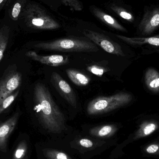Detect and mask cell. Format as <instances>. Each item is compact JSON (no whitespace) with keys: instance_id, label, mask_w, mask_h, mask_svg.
<instances>
[{"instance_id":"1","label":"cell","mask_w":159,"mask_h":159,"mask_svg":"<svg viewBox=\"0 0 159 159\" xmlns=\"http://www.w3.org/2000/svg\"><path fill=\"white\" fill-rule=\"evenodd\" d=\"M34 109L45 123L58 126L64 120V116L56 104L47 87L41 83L35 85L34 89Z\"/></svg>"},{"instance_id":"2","label":"cell","mask_w":159,"mask_h":159,"mask_svg":"<svg viewBox=\"0 0 159 159\" xmlns=\"http://www.w3.org/2000/svg\"><path fill=\"white\" fill-rule=\"evenodd\" d=\"M26 24L34 30H50L61 27V24L50 12L36 3L27 5L23 12Z\"/></svg>"},{"instance_id":"3","label":"cell","mask_w":159,"mask_h":159,"mask_svg":"<svg viewBox=\"0 0 159 159\" xmlns=\"http://www.w3.org/2000/svg\"><path fill=\"white\" fill-rule=\"evenodd\" d=\"M34 47L46 50L61 52H97L96 44L89 39L80 37L61 38L49 42H39Z\"/></svg>"},{"instance_id":"4","label":"cell","mask_w":159,"mask_h":159,"mask_svg":"<svg viewBox=\"0 0 159 159\" xmlns=\"http://www.w3.org/2000/svg\"><path fill=\"white\" fill-rule=\"evenodd\" d=\"M132 100L131 94L125 92L119 93L109 96H101L89 103L87 111L90 115L107 113L126 105Z\"/></svg>"},{"instance_id":"5","label":"cell","mask_w":159,"mask_h":159,"mask_svg":"<svg viewBox=\"0 0 159 159\" xmlns=\"http://www.w3.org/2000/svg\"><path fill=\"white\" fill-rule=\"evenodd\" d=\"M159 28V5L145 6L143 16L137 25V33L147 37L153 34Z\"/></svg>"},{"instance_id":"6","label":"cell","mask_w":159,"mask_h":159,"mask_svg":"<svg viewBox=\"0 0 159 159\" xmlns=\"http://www.w3.org/2000/svg\"><path fill=\"white\" fill-rule=\"evenodd\" d=\"M82 33L86 38L95 44L101 47L107 53L121 57L125 56L120 45L104 34L86 29L82 30Z\"/></svg>"},{"instance_id":"7","label":"cell","mask_w":159,"mask_h":159,"mask_svg":"<svg viewBox=\"0 0 159 159\" xmlns=\"http://www.w3.org/2000/svg\"><path fill=\"white\" fill-rule=\"evenodd\" d=\"M20 113L16 112L6 121L0 123V159H9L10 150L8 142L15 130L19 119Z\"/></svg>"},{"instance_id":"8","label":"cell","mask_w":159,"mask_h":159,"mask_svg":"<svg viewBox=\"0 0 159 159\" xmlns=\"http://www.w3.org/2000/svg\"><path fill=\"white\" fill-rule=\"evenodd\" d=\"M21 75L16 68L9 69L0 80V103L9 94L19 87Z\"/></svg>"},{"instance_id":"9","label":"cell","mask_w":159,"mask_h":159,"mask_svg":"<svg viewBox=\"0 0 159 159\" xmlns=\"http://www.w3.org/2000/svg\"><path fill=\"white\" fill-rule=\"evenodd\" d=\"M51 81L60 94L72 106L76 108L77 100L76 95L70 85L59 74L53 72L51 75Z\"/></svg>"},{"instance_id":"10","label":"cell","mask_w":159,"mask_h":159,"mask_svg":"<svg viewBox=\"0 0 159 159\" xmlns=\"http://www.w3.org/2000/svg\"><path fill=\"white\" fill-rule=\"evenodd\" d=\"M106 8L120 18L130 24L136 22L137 18L132 7L120 2L115 1L107 4Z\"/></svg>"},{"instance_id":"11","label":"cell","mask_w":159,"mask_h":159,"mask_svg":"<svg viewBox=\"0 0 159 159\" xmlns=\"http://www.w3.org/2000/svg\"><path fill=\"white\" fill-rule=\"evenodd\" d=\"M89 8L92 14L106 26L122 32H128L127 29L120 24L116 19L101 8L95 5L90 6Z\"/></svg>"},{"instance_id":"12","label":"cell","mask_w":159,"mask_h":159,"mask_svg":"<svg viewBox=\"0 0 159 159\" xmlns=\"http://www.w3.org/2000/svg\"><path fill=\"white\" fill-rule=\"evenodd\" d=\"M115 36L125 43L133 46H148L159 52V34L147 37H129L120 34Z\"/></svg>"},{"instance_id":"13","label":"cell","mask_w":159,"mask_h":159,"mask_svg":"<svg viewBox=\"0 0 159 159\" xmlns=\"http://www.w3.org/2000/svg\"><path fill=\"white\" fill-rule=\"evenodd\" d=\"M26 56L42 64L53 67H58L68 63L69 58L68 56L61 55L41 56L34 51H30L26 53Z\"/></svg>"},{"instance_id":"14","label":"cell","mask_w":159,"mask_h":159,"mask_svg":"<svg viewBox=\"0 0 159 159\" xmlns=\"http://www.w3.org/2000/svg\"><path fill=\"white\" fill-rule=\"evenodd\" d=\"M28 144L23 137H18L11 150H10L9 159H27Z\"/></svg>"},{"instance_id":"15","label":"cell","mask_w":159,"mask_h":159,"mask_svg":"<svg viewBox=\"0 0 159 159\" xmlns=\"http://www.w3.org/2000/svg\"><path fill=\"white\" fill-rule=\"evenodd\" d=\"M145 80L148 88L153 92H159V73L153 68L148 69L145 74Z\"/></svg>"},{"instance_id":"16","label":"cell","mask_w":159,"mask_h":159,"mask_svg":"<svg viewBox=\"0 0 159 159\" xmlns=\"http://www.w3.org/2000/svg\"><path fill=\"white\" fill-rule=\"evenodd\" d=\"M66 73L71 80L78 86H86L89 83L90 78L80 72L71 69H68L66 70Z\"/></svg>"},{"instance_id":"17","label":"cell","mask_w":159,"mask_h":159,"mask_svg":"<svg viewBox=\"0 0 159 159\" xmlns=\"http://www.w3.org/2000/svg\"><path fill=\"white\" fill-rule=\"evenodd\" d=\"M9 30L7 27H2L0 30V61L7 47L9 39Z\"/></svg>"},{"instance_id":"18","label":"cell","mask_w":159,"mask_h":159,"mask_svg":"<svg viewBox=\"0 0 159 159\" xmlns=\"http://www.w3.org/2000/svg\"><path fill=\"white\" fill-rule=\"evenodd\" d=\"M19 93V90L14 91L7 97H6L2 102L0 103V115L5 110L8 108L11 104L16 100Z\"/></svg>"},{"instance_id":"19","label":"cell","mask_w":159,"mask_h":159,"mask_svg":"<svg viewBox=\"0 0 159 159\" xmlns=\"http://www.w3.org/2000/svg\"><path fill=\"white\" fill-rule=\"evenodd\" d=\"M60 3L69 7L73 10L76 11H80L83 9L82 3L79 0H57Z\"/></svg>"},{"instance_id":"20","label":"cell","mask_w":159,"mask_h":159,"mask_svg":"<svg viewBox=\"0 0 159 159\" xmlns=\"http://www.w3.org/2000/svg\"><path fill=\"white\" fill-rule=\"evenodd\" d=\"M87 70L93 75L99 76H102L106 71V70L105 68L96 65L89 66L87 68Z\"/></svg>"},{"instance_id":"21","label":"cell","mask_w":159,"mask_h":159,"mask_svg":"<svg viewBox=\"0 0 159 159\" xmlns=\"http://www.w3.org/2000/svg\"><path fill=\"white\" fill-rule=\"evenodd\" d=\"M21 2H17L14 5L11 12V16L13 19L16 20L18 18L21 11Z\"/></svg>"},{"instance_id":"22","label":"cell","mask_w":159,"mask_h":159,"mask_svg":"<svg viewBox=\"0 0 159 159\" xmlns=\"http://www.w3.org/2000/svg\"><path fill=\"white\" fill-rule=\"evenodd\" d=\"M112 130V128L111 126L107 125V126H105L101 128L99 130L98 134L100 136H103L107 135L109 134Z\"/></svg>"},{"instance_id":"23","label":"cell","mask_w":159,"mask_h":159,"mask_svg":"<svg viewBox=\"0 0 159 159\" xmlns=\"http://www.w3.org/2000/svg\"><path fill=\"white\" fill-rule=\"evenodd\" d=\"M156 125L154 123H149L145 126L143 129L144 133L146 135H148L154 132L156 129Z\"/></svg>"},{"instance_id":"24","label":"cell","mask_w":159,"mask_h":159,"mask_svg":"<svg viewBox=\"0 0 159 159\" xmlns=\"http://www.w3.org/2000/svg\"><path fill=\"white\" fill-rule=\"evenodd\" d=\"M80 144L81 146L86 148L91 147L93 145L91 141L88 139H82L80 141Z\"/></svg>"},{"instance_id":"25","label":"cell","mask_w":159,"mask_h":159,"mask_svg":"<svg viewBox=\"0 0 159 159\" xmlns=\"http://www.w3.org/2000/svg\"><path fill=\"white\" fill-rule=\"evenodd\" d=\"M158 149V146L157 145H152L147 148V152L149 153H154Z\"/></svg>"},{"instance_id":"26","label":"cell","mask_w":159,"mask_h":159,"mask_svg":"<svg viewBox=\"0 0 159 159\" xmlns=\"http://www.w3.org/2000/svg\"><path fill=\"white\" fill-rule=\"evenodd\" d=\"M57 159H67V156L62 153H60L57 156Z\"/></svg>"},{"instance_id":"27","label":"cell","mask_w":159,"mask_h":159,"mask_svg":"<svg viewBox=\"0 0 159 159\" xmlns=\"http://www.w3.org/2000/svg\"><path fill=\"white\" fill-rule=\"evenodd\" d=\"M6 0H0V7H1V6L3 4V3Z\"/></svg>"}]
</instances>
